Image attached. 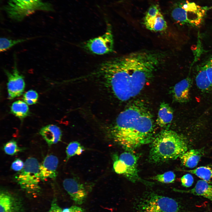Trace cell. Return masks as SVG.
Listing matches in <instances>:
<instances>
[{"label": "cell", "instance_id": "d6986e66", "mask_svg": "<svg viewBox=\"0 0 212 212\" xmlns=\"http://www.w3.org/2000/svg\"><path fill=\"white\" fill-rule=\"evenodd\" d=\"M143 21L147 29L155 32L165 31L167 27V22L161 11L155 16L144 19Z\"/></svg>", "mask_w": 212, "mask_h": 212}, {"label": "cell", "instance_id": "4fadbf2b", "mask_svg": "<svg viewBox=\"0 0 212 212\" xmlns=\"http://www.w3.org/2000/svg\"><path fill=\"white\" fill-rule=\"evenodd\" d=\"M58 162L57 158L54 155H49L45 157L39 166V173L42 181L48 178H56Z\"/></svg>", "mask_w": 212, "mask_h": 212}, {"label": "cell", "instance_id": "ba28073f", "mask_svg": "<svg viewBox=\"0 0 212 212\" xmlns=\"http://www.w3.org/2000/svg\"><path fill=\"white\" fill-rule=\"evenodd\" d=\"M114 42L111 25L107 23L106 30L101 36L90 39L84 42L83 48L91 53L103 55L112 52Z\"/></svg>", "mask_w": 212, "mask_h": 212}, {"label": "cell", "instance_id": "277c9868", "mask_svg": "<svg viewBox=\"0 0 212 212\" xmlns=\"http://www.w3.org/2000/svg\"><path fill=\"white\" fill-rule=\"evenodd\" d=\"M40 165L35 158H28L24 168L14 175L15 181L27 194L36 196L40 193L39 183L41 180L39 173Z\"/></svg>", "mask_w": 212, "mask_h": 212}, {"label": "cell", "instance_id": "44dd1931", "mask_svg": "<svg viewBox=\"0 0 212 212\" xmlns=\"http://www.w3.org/2000/svg\"><path fill=\"white\" fill-rule=\"evenodd\" d=\"M11 111L14 115L21 120L28 116L29 114L27 104L20 100L16 101L12 103Z\"/></svg>", "mask_w": 212, "mask_h": 212}, {"label": "cell", "instance_id": "7c38bea8", "mask_svg": "<svg viewBox=\"0 0 212 212\" xmlns=\"http://www.w3.org/2000/svg\"><path fill=\"white\" fill-rule=\"evenodd\" d=\"M23 204L18 196L4 189L0 192V212H23Z\"/></svg>", "mask_w": 212, "mask_h": 212}, {"label": "cell", "instance_id": "7402d4cb", "mask_svg": "<svg viewBox=\"0 0 212 212\" xmlns=\"http://www.w3.org/2000/svg\"><path fill=\"white\" fill-rule=\"evenodd\" d=\"M186 171L195 174L207 183L212 184V168L209 166H201Z\"/></svg>", "mask_w": 212, "mask_h": 212}, {"label": "cell", "instance_id": "5b68a950", "mask_svg": "<svg viewBox=\"0 0 212 212\" xmlns=\"http://www.w3.org/2000/svg\"><path fill=\"white\" fill-rule=\"evenodd\" d=\"M134 208L135 212H178L180 206L174 199L151 193L136 200Z\"/></svg>", "mask_w": 212, "mask_h": 212}, {"label": "cell", "instance_id": "83f0119b", "mask_svg": "<svg viewBox=\"0 0 212 212\" xmlns=\"http://www.w3.org/2000/svg\"><path fill=\"white\" fill-rule=\"evenodd\" d=\"M160 11V9L158 4H153L149 8L144 19L149 18L155 16Z\"/></svg>", "mask_w": 212, "mask_h": 212}, {"label": "cell", "instance_id": "1f68e13d", "mask_svg": "<svg viewBox=\"0 0 212 212\" xmlns=\"http://www.w3.org/2000/svg\"><path fill=\"white\" fill-rule=\"evenodd\" d=\"M207 75L212 85V57L205 64Z\"/></svg>", "mask_w": 212, "mask_h": 212}, {"label": "cell", "instance_id": "ffe728a7", "mask_svg": "<svg viewBox=\"0 0 212 212\" xmlns=\"http://www.w3.org/2000/svg\"><path fill=\"white\" fill-rule=\"evenodd\" d=\"M196 82L197 87L203 91H207L212 87V85L208 77L205 65L201 67L196 77Z\"/></svg>", "mask_w": 212, "mask_h": 212}, {"label": "cell", "instance_id": "8fae6325", "mask_svg": "<svg viewBox=\"0 0 212 212\" xmlns=\"http://www.w3.org/2000/svg\"><path fill=\"white\" fill-rule=\"evenodd\" d=\"M118 158L122 162L124 169L123 175L132 182L141 181L146 184L149 182L142 179L139 176L138 169V158L129 152L121 153Z\"/></svg>", "mask_w": 212, "mask_h": 212}, {"label": "cell", "instance_id": "cb8c5ba5", "mask_svg": "<svg viewBox=\"0 0 212 212\" xmlns=\"http://www.w3.org/2000/svg\"><path fill=\"white\" fill-rule=\"evenodd\" d=\"M85 150V148L77 141L70 142L66 148V157L65 161H67L71 157L75 155H80Z\"/></svg>", "mask_w": 212, "mask_h": 212}, {"label": "cell", "instance_id": "e0dca14e", "mask_svg": "<svg viewBox=\"0 0 212 212\" xmlns=\"http://www.w3.org/2000/svg\"><path fill=\"white\" fill-rule=\"evenodd\" d=\"M176 191L201 196L212 202V185L202 180L198 181L195 186L191 189Z\"/></svg>", "mask_w": 212, "mask_h": 212}, {"label": "cell", "instance_id": "7a4b0ae2", "mask_svg": "<svg viewBox=\"0 0 212 212\" xmlns=\"http://www.w3.org/2000/svg\"><path fill=\"white\" fill-rule=\"evenodd\" d=\"M138 52L104 61L92 72L101 78L121 101L129 100L132 86V72Z\"/></svg>", "mask_w": 212, "mask_h": 212}, {"label": "cell", "instance_id": "d4e9b609", "mask_svg": "<svg viewBox=\"0 0 212 212\" xmlns=\"http://www.w3.org/2000/svg\"><path fill=\"white\" fill-rule=\"evenodd\" d=\"M175 175L173 172L169 171L162 174H158L153 178V179L159 182L165 183L173 182Z\"/></svg>", "mask_w": 212, "mask_h": 212}, {"label": "cell", "instance_id": "ac0fdd59", "mask_svg": "<svg viewBox=\"0 0 212 212\" xmlns=\"http://www.w3.org/2000/svg\"><path fill=\"white\" fill-rule=\"evenodd\" d=\"M203 153V149H191L186 151L179 158L183 166L192 168L197 165Z\"/></svg>", "mask_w": 212, "mask_h": 212}, {"label": "cell", "instance_id": "4dcf8cb0", "mask_svg": "<svg viewBox=\"0 0 212 212\" xmlns=\"http://www.w3.org/2000/svg\"><path fill=\"white\" fill-rule=\"evenodd\" d=\"M24 163L19 159L15 160L12 163L11 169L14 171H19L22 169L24 166Z\"/></svg>", "mask_w": 212, "mask_h": 212}, {"label": "cell", "instance_id": "4316f807", "mask_svg": "<svg viewBox=\"0 0 212 212\" xmlns=\"http://www.w3.org/2000/svg\"><path fill=\"white\" fill-rule=\"evenodd\" d=\"M38 95L35 91L31 90L26 92L24 95L23 99L29 105L36 104L38 100Z\"/></svg>", "mask_w": 212, "mask_h": 212}, {"label": "cell", "instance_id": "9a60e30c", "mask_svg": "<svg viewBox=\"0 0 212 212\" xmlns=\"http://www.w3.org/2000/svg\"><path fill=\"white\" fill-rule=\"evenodd\" d=\"M173 110L167 103H161L158 110L156 124L160 127L168 129L173 120Z\"/></svg>", "mask_w": 212, "mask_h": 212}, {"label": "cell", "instance_id": "2e32d148", "mask_svg": "<svg viewBox=\"0 0 212 212\" xmlns=\"http://www.w3.org/2000/svg\"><path fill=\"white\" fill-rule=\"evenodd\" d=\"M39 133L49 146L61 141L62 132L60 129L54 125H49L43 127Z\"/></svg>", "mask_w": 212, "mask_h": 212}, {"label": "cell", "instance_id": "f1b7e54d", "mask_svg": "<svg viewBox=\"0 0 212 212\" xmlns=\"http://www.w3.org/2000/svg\"><path fill=\"white\" fill-rule=\"evenodd\" d=\"M46 212H69L68 208L62 209L58 205L56 198L52 200L50 208Z\"/></svg>", "mask_w": 212, "mask_h": 212}, {"label": "cell", "instance_id": "30bf717a", "mask_svg": "<svg viewBox=\"0 0 212 212\" xmlns=\"http://www.w3.org/2000/svg\"><path fill=\"white\" fill-rule=\"evenodd\" d=\"M14 61L12 72L4 69V71L8 78L7 88L8 94V98L12 100L21 96L25 87L24 76L18 70L16 56H14Z\"/></svg>", "mask_w": 212, "mask_h": 212}, {"label": "cell", "instance_id": "8992f818", "mask_svg": "<svg viewBox=\"0 0 212 212\" xmlns=\"http://www.w3.org/2000/svg\"><path fill=\"white\" fill-rule=\"evenodd\" d=\"M206 11L205 7L186 0L175 4L171 14L174 20L180 24L198 26L202 23Z\"/></svg>", "mask_w": 212, "mask_h": 212}, {"label": "cell", "instance_id": "d6a6232c", "mask_svg": "<svg viewBox=\"0 0 212 212\" xmlns=\"http://www.w3.org/2000/svg\"><path fill=\"white\" fill-rule=\"evenodd\" d=\"M68 209L69 212H85L84 209L77 206H72Z\"/></svg>", "mask_w": 212, "mask_h": 212}, {"label": "cell", "instance_id": "5bb4252c", "mask_svg": "<svg viewBox=\"0 0 212 212\" xmlns=\"http://www.w3.org/2000/svg\"><path fill=\"white\" fill-rule=\"evenodd\" d=\"M192 84L191 79L188 77L180 81L174 86L172 92L175 101L183 103L189 101Z\"/></svg>", "mask_w": 212, "mask_h": 212}, {"label": "cell", "instance_id": "9c48e42d", "mask_svg": "<svg viewBox=\"0 0 212 212\" xmlns=\"http://www.w3.org/2000/svg\"><path fill=\"white\" fill-rule=\"evenodd\" d=\"M63 184L71 198L78 205L84 203L93 186L92 183H82L73 178L64 179Z\"/></svg>", "mask_w": 212, "mask_h": 212}, {"label": "cell", "instance_id": "f546056e", "mask_svg": "<svg viewBox=\"0 0 212 212\" xmlns=\"http://www.w3.org/2000/svg\"><path fill=\"white\" fill-rule=\"evenodd\" d=\"M182 185L185 187H189L193 184L194 179L192 175L190 174H186L181 178Z\"/></svg>", "mask_w": 212, "mask_h": 212}, {"label": "cell", "instance_id": "836d02e7", "mask_svg": "<svg viewBox=\"0 0 212 212\" xmlns=\"http://www.w3.org/2000/svg\"><path fill=\"white\" fill-rule=\"evenodd\" d=\"M125 0H120V2H123V1H125Z\"/></svg>", "mask_w": 212, "mask_h": 212}, {"label": "cell", "instance_id": "3957f363", "mask_svg": "<svg viewBox=\"0 0 212 212\" xmlns=\"http://www.w3.org/2000/svg\"><path fill=\"white\" fill-rule=\"evenodd\" d=\"M185 137L176 132L166 129L155 137L151 143L149 160L159 163L176 159L187 151Z\"/></svg>", "mask_w": 212, "mask_h": 212}, {"label": "cell", "instance_id": "603a6c76", "mask_svg": "<svg viewBox=\"0 0 212 212\" xmlns=\"http://www.w3.org/2000/svg\"><path fill=\"white\" fill-rule=\"evenodd\" d=\"M33 38L12 39L6 37H1L0 39V52H3L7 51L18 44L25 42Z\"/></svg>", "mask_w": 212, "mask_h": 212}, {"label": "cell", "instance_id": "484cf974", "mask_svg": "<svg viewBox=\"0 0 212 212\" xmlns=\"http://www.w3.org/2000/svg\"><path fill=\"white\" fill-rule=\"evenodd\" d=\"M5 153L9 155H14L22 150V149L18 147L16 142L14 140L6 143L3 148Z\"/></svg>", "mask_w": 212, "mask_h": 212}, {"label": "cell", "instance_id": "6da1fadb", "mask_svg": "<svg viewBox=\"0 0 212 212\" xmlns=\"http://www.w3.org/2000/svg\"><path fill=\"white\" fill-rule=\"evenodd\" d=\"M153 116L144 102H134L121 112L110 130L111 138L128 151L150 143L154 136Z\"/></svg>", "mask_w": 212, "mask_h": 212}, {"label": "cell", "instance_id": "52a82bcc", "mask_svg": "<svg viewBox=\"0 0 212 212\" xmlns=\"http://www.w3.org/2000/svg\"><path fill=\"white\" fill-rule=\"evenodd\" d=\"M51 9L49 4L43 0H8L6 10L8 16L19 21L39 10Z\"/></svg>", "mask_w": 212, "mask_h": 212}]
</instances>
